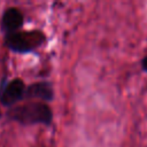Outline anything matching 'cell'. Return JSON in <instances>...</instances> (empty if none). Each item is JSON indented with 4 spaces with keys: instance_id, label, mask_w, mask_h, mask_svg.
Returning <instances> with one entry per match:
<instances>
[{
    "instance_id": "3957f363",
    "label": "cell",
    "mask_w": 147,
    "mask_h": 147,
    "mask_svg": "<svg viewBox=\"0 0 147 147\" xmlns=\"http://www.w3.org/2000/svg\"><path fill=\"white\" fill-rule=\"evenodd\" d=\"M25 83L21 78H14L8 83L2 82L0 87V103L5 107L11 108L15 103L24 99Z\"/></svg>"
},
{
    "instance_id": "277c9868",
    "label": "cell",
    "mask_w": 147,
    "mask_h": 147,
    "mask_svg": "<svg viewBox=\"0 0 147 147\" xmlns=\"http://www.w3.org/2000/svg\"><path fill=\"white\" fill-rule=\"evenodd\" d=\"M54 98L53 85L49 82H37L25 88L24 100L38 99L41 101H52Z\"/></svg>"
},
{
    "instance_id": "6da1fadb",
    "label": "cell",
    "mask_w": 147,
    "mask_h": 147,
    "mask_svg": "<svg viewBox=\"0 0 147 147\" xmlns=\"http://www.w3.org/2000/svg\"><path fill=\"white\" fill-rule=\"evenodd\" d=\"M7 117L10 121H15L23 125H51L53 121V111L45 102L29 101L26 103L9 108L7 111Z\"/></svg>"
},
{
    "instance_id": "7a4b0ae2",
    "label": "cell",
    "mask_w": 147,
    "mask_h": 147,
    "mask_svg": "<svg viewBox=\"0 0 147 147\" xmlns=\"http://www.w3.org/2000/svg\"><path fill=\"white\" fill-rule=\"evenodd\" d=\"M45 34L40 30L16 31L5 34V45L16 53H30L41 46L45 41Z\"/></svg>"
},
{
    "instance_id": "8992f818",
    "label": "cell",
    "mask_w": 147,
    "mask_h": 147,
    "mask_svg": "<svg viewBox=\"0 0 147 147\" xmlns=\"http://www.w3.org/2000/svg\"><path fill=\"white\" fill-rule=\"evenodd\" d=\"M141 68L144 71L147 72V55L145 57H142V60H141Z\"/></svg>"
},
{
    "instance_id": "5b68a950",
    "label": "cell",
    "mask_w": 147,
    "mask_h": 147,
    "mask_svg": "<svg viewBox=\"0 0 147 147\" xmlns=\"http://www.w3.org/2000/svg\"><path fill=\"white\" fill-rule=\"evenodd\" d=\"M24 23V16L22 11L16 7L7 8L1 17V29L5 34L16 32Z\"/></svg>"
},
{
    "instance_id": "52a82bcc",
    "label": "cell",
    "mask_w": 147,
    "mask_h": 147,
    "mask_svg": "<svg viewBox=\"0 0 147 147\" xmlns=\"http://www.w3.org/2000/svg\"><path fill=\"white\" fill-rule=\"evenodd\" d=\"M0 116H1V114H0Z\"/></svg>"
}]
</instances>
